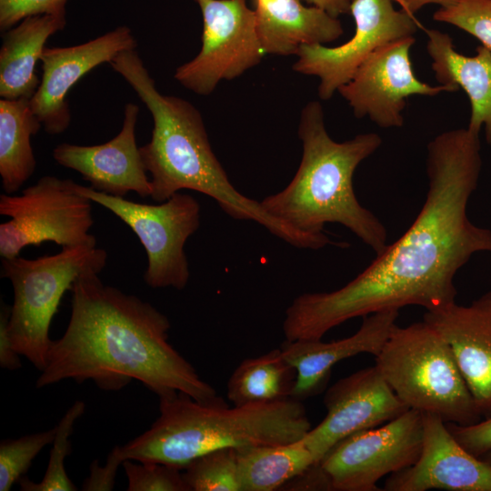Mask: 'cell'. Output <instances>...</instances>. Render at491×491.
Returning a JSON list of instances; mask_svg holds the SVG:
<instances>
[{"label": "cell", "instance_id": "obj_1", "mask_svg": "<svg viewBox=\"0 0 491 491\" xmlns=\"http://www.w3.org/2000/svg\"><path fill=\"white\" fill-rule=\"evenodd\" d=\"M426 167V201L407 231L343 287L296 297L285 314L286 340L322 339L351 318L384 310L456 303L457 271L473 255L491 253V230L467 215L482 169L479 134L462 127L436 135Z\"/></svg>", "mask_w": 491, "mask_h": 491}, {"label": "cell", "instance_id": "obj_2", "mask_svg": "<svg viewBox=\"0 0 491 491\" xmlns=\"http://www.w3.org/2000/svg\"><path fill=\"white\" fill-rule=\"evenodd\" d=\"M70 291L68 325L52 341L36 387L73 379L115 391L135 379L159 398L178 392L197 401L218 397L168 342L169 319L151 304L105 285L98 274L80 276Z\"/></svg>", "mask_w": 491, "mask_h": 491}, {"label": "cell", "instance_id": "obj_3", "mask_svg": "<svg viewBox=\"0 0 491 491\" xmlns=\"http://www.w3.org/2000/svg\"><path fill=\"white\" fill-rule=\"evenodd\" d=\"M109 64L153 116L151 139L140 153L154 201L162 203L183 189L196 191L212 197L230 217L254 221L293 246H323V235L292 227L235 189L212 150L200 112L181 97L161 94L135 49L118 54Z\"/></svg>", "mask_w": 491, "mask_h": 491}, {"label": "cell", "instance_id": "obj_4", "mask_svg": "<svg viewBox=\"0 0 491 491\" xmlns=\"http://www.w3.org/2000/svg\"><path fill=\"white\" fill-rule=\"evenodd\" d=\"M159 400L157 419L142 435L115 446L108 466L118 469L124 461L135 460L184 469L211 451L290 444L312 428L302 401L294 397L234 407L219 396L197 401L182 392Z\"/></svg>", "mask_w": 491, "mask_h": 491}, {"label": "cell", "instance_id": "obj_5", "mask_svg": "<svg viewBox=\"0 0 491 491\" xmlns=\"http://www.w3.org/2000/svg\"><path fill=\"white\" fill-rule=\"evenodd\" d=\"M298 137L303 153L296 173L283 190L260 201L261 205L304 233L321 234L326 224H340L381 254L387 246L386 229L361 205L353 186L356 167L380 147V135L360 134L336 142L326 129L321 104L311 101L302 110Z\"/></svg>", "mask_w": 491, "mask_h": 491}, {"label": "cell", "instance_id": "obj_6", "mask_svg": "<svg viewBox=\"0 0 491 491\" xmlns=\"http://www.w3.org/2000/svg\"><path fill=\"white\" fill-rule=\"evenodd\" d=\"M376 366L408 408L467 426L483 416L445 338L426 321L396 325Z\"/></svg>", "mask_w": 491, "mask_h": 491}, {"label": "cell", "instance_id": "obj_7", "mask_svg": "<svg viewBox=\"0 0 491 491\" xmlns=\"http://www.w3.org/2000/svg\"><path fill=\"white\" fill-rule=\"evenodd\" d=\"M106 260L107 253L96 246H64L35 259L2 258L1 276L14 290L8 334L16 352L38 370L46 366L50 325L64 294L80 276L99 274Z\"/></svg>", "mask_w": 491, "mask_h": 491}, {"label": "cell", "instance_id": "obj_8", "mask_svg": "<svg viewBox=\"0 0 491 491\" xmlns=\"http://www.w3.org/2000/svg\"><path fill=\"white\" fill-rule=\"evenodd\" d=\"M71 179L45 175L21 195L2 194L0 214L10 220L0 225V256L13 258L29 246L54 242L62 247L96 246L89 233L94 225L92 201Z\"/></svg>", "mask_w": 491, "mask_h": 491}, {"label": "cell", "instance_id": "obj_9", "mask_svg": "<svg viewBox=\"0 0 491 491\" xmlns=\"http://www.w3.org/2000/svg\"><path fill=\"white\" fill-rule=\"evenodd\" d=\"M77 190L120 218L136 235L147 256L145 282L152 288L184 289L189 280L185 252L187 239L200 226L201 207L192 195L175 193L148 205L111 195L77 184Z\"/></svg>", "mask_w": 491, "mask_h": 491}, {"label": "cell", "instance_id": "obj_10", "mask_svg": "<svg viewBox=\"0 0 491 491\" xmlns=\"http://www.w3.org/2000/svg\"><path fill=\"white\" fill-rule=\"evenodd\" d=\"M422 445V413L410 408L384 425L343 438L316 465L328 490L376 491L383 476L417 461Z\"/></svg>", "mask_w": 491, "mask_h": 491}, {"label": "cell", "instance_id": "obj_11", "mask_svg": "<svg viewBox=\"0 0 491 491\" xmlns=\"http://www.w3.org/2000/svg\"><path fill=\"white\" fill-rule=\"evenodd\" d=\"M203 16L202 45L174 77L188 90L211 94L220 81L232 80L258 65L265 55L255 11L246 0H194Z\"/></svg>", "mask_w": 491, "mask_h": 491}, {"label": "cell", "instance_id": "obj_12", "mask_svg": "<svg viewBox=\"0 0 491 491\" xmlns=\"http://www.w3.org/2000/svg\"><path fill=\"white\" fill-rule=\"evenodd\" d=\"M395 0H352L356 30L346 43L327 47L304 45L293 69L320 79L318 95L329 100L336 91L348 83L360 65L378 48L395 40L414 36L420 24L413 15L394 6Z\"/></svg>", "mask_w": 491, "mask_h": 491}, {"label": "cell", "instance_id": "obj_13", "mask_svg": "<svg viewBox=\"0 0 491 491\" xmlns=\"http://www.w3.org/2000/svg\"><path fill=\"white\" fill-rule=\"evenodd\" d=\"M415 42V36H409L381 46L338 88L356 117L367 116L381 128L401 127L409 96L459 90L455 85H431L416 77L410 60Z\"/></svg>", "mask_w": 491, "mask_h": 491}, {"label": "cell", "instance_id": "obj_14", "mask_svg": "<svg viewBox=\"0 0 491 491\" xmlns=\"http://www.w3.org/2000/svg\"><path fill=\"white\" fill-rule=\"evenodd\" d=\"M325 418L300 439L316 463L338 441L384 425L408 408L376 366L337 380L324 396Z\"/></svg>", "mask_w": 491, "mask_h": 491}, {"label": "cell", "instance_id": "obj_15", "mask_svg": "<svg viewBox=\"0 0 491 491\" xmlns=\"http://www.w3.org/2000/svg\"><path fill=\"white\" fill-rule=\"evenodd\" d=\"M131 30L121 25L93 40L67 47H45L40 61L43 75L30 105L49 135L65 132L71 122L66 95L86 73L118 54L135 49Z\"/></svg>", "mask_w": 491, "mask_h": 491}, {"label": "cell", "instance_id": "obj_16", "mask_svg": "<svg viewBox=\"0 0 491 491\" xmlns=\"http://www.w3.org/2000/svg\"><path fill=\"white\" fill-rule=\"evenodd\" d=\"M423 445L417 461L392 474L388 491H491V466L466 451L438 416L422 413Z\"/></svg>", "mask_w": 491, "mask_h": 491}, {"label": "cell", "instance_id": "obj_17", "mask_svg": "<svg viewBox=\"0 0 491 491\" xmlns=\"http://www.w3.org/2000/svg\"><path fill=\"white\" fill-rule=\"evenodd\" d=\"M124 113L120 132L108 142L62 143L54 148L53 157L60 165L78 172L95 190L121 197L135 192L145 198L151 196L152 185L135 139L139 107L128 103Z\"/></svg>", "mask_w": 491, "mask_h": 491}, {"label": "cell", "instance_id": "obj_18", "mask_svg": "<svg viewBox=\"0 0 491 491\" xmlns=\"http://www.w3.org/2000/svg\"><path fill=\"white\" fill-rule=\"evenodd\" d=\"M424 321L448 343L483 417L491 416V291L468 306L426 311Z\"/></svg>", "mask_w": 491, "mask_h": 491}, {"label": "cell", "instance_id": "obj_19", "mask_svg": "<svg viewBox=\"0 0 491 491\" xmlns=\"http://www.w3.org/2000/svg\"><path fill=\"white\" fill-rule=\"evenodd\" d=\"M398 316L397 309L367 315L355 334L339 340H286L280 348L296 371L292 397L303 401L322 392L332 367L346 358L362 353L376 356L396 326Z\"/></svg>", "mask_w": 491, "mask_h": 491}, {"label": "cell", "instance_id": "obj_20", "mask_svg": "<svg viewBox=\"0 0 491 491\" xmlns=\"http://www.w3.org/2000/svg\"><path fill=\"white\" fill-rule=\"evenodd\" d=\"M301 2L254 0L257 34L265 54L296 55L304 45H325L344 34L337 17Z\"/></svg>", "mask_w": 491, "mask_h": 491}, {"label": "cell", "instance_id": "obj_21", "mask_svg": "<svg viewBox=\"0 0 491 491\" xmlns=\"http://www.w3.org/2000/svg\"><path fill=\"white\" fill-rule=\"evenodd\" d=\"M426 51L431 68L439 85L463 89L470 102L467 128L480 133L491 145V51L483 45L469 56L457 52L452 37L437 29H425Z\"/></svg>", "mask_w": 491, "mask_h": 491}, {"label": "cell", "instance_id": "obj_22", "mask_svg": "<svg viewBox=\"0 0 491 491\" xmlns=\"http://www.w3.org/2000/svg\"><path fill=\"white\" fill-rule=\"evenodd\" d=\"M65 14L28 16L3 32L0 49V96L31 99L40 79L35 65L47 39L65 26Z\"/></svg>", "mask_w": 491, "mask_h": 491}, {"label": "cell", "instance_id": "obj_23", "mask_svg": "<svg viewBox=\"0 0 491 491\" xmlns=\"http://www.w3.org/2000/svg\"><path fill=\"white\" fill-rule=\"evenodd\" d=\"M41 126L30 99H0V175L6 194L17 192L34 174L31 137Z\"/></svg>", "mask_w": 491, "mask_h": 491}, {"label": "cell", "instance_id": "obj_24", "mask_svg": "<svg viewBox=\"0 0 491 491\" xmlns=\"http://www.w3.org/2000/svg\"><path fill=\"white\" fill-rule=\"evenodd\" d=\"M241 491L281 489L316 463L301 442L236 448Z\"/></svg>", "mask_w": 491, "mask_h": 491}, {"label": "cell", "instance_id": "obj_25", "mask_svg": "<svg viewBox=\"0 0 491 491\" xmlns=\"http://www.w3.org/2000/svg\"><path fill=\"white\" fill-rule=\"evenodd\" d=\"M295 367L281 348L243 360L227 382V398L236 406L271 403L292 397Z\"/></svg>", "mask_w": 491, "mask_h": 491}, {"label": "cell", "instance_id": "obj_26", "mask_svg": "<svg viewBox=\"0 0 491 491\" xmlns=\"http://www.w3.org/2000/svg\"><path fill=\"white\" fill-rule=\"evenodd\" d=\"M85 405L83 401H75L66 411L59 423L52 442L49 461L43 479L33 482L23 476L18 484L23 491H75L77 487L70 480L65 468V457L71 452L70 437L75 421L84 414Z\"/></svg>", "mask_w": 491, "mask_h": 491}, {"label": "cell", "instance_id": "obj_27", "mask_svg": "<svg viewBox=\"0 0 491 491\" xmlns=\"http://www.w3.org/2000/svg\"><path fill=\"white\" fill-rule=\"evenodd\" d=\"M189 491H241L237 451L225 447L204 454L183 469Z\"/></svg>", "mask_w": 491, "mask_h": 491}, {"label": "cell", "instance_id": "obj_28", "mask_svg": "<svg viewBox=\"0 0 491 491\" xmlns=\"http://www.w3.org/2000/svg\"><path fill=\"white\" fill-rule=\"evenodd\" d=\"M56 427L17 439H5L0 444V491L11 490L25 475L33 460L42 449L52 444Z\"/></svg>", "mask_w": 491, "mask_h": 491}, {"label": "cell", "instance_id": "obj_29", "mask_svg": "<svg viewBox=\"0 0 491 491\" xmlns=\"http://www.w3.org/2000/svg\"><path fill=\"white\" fill-rule=\"evenodd\" d=\"M433 19L468 33L491 51V0H458L439 7Z\"/></svg>", "mask_w": 491, "mask_h": 491}, {"label": "cell", "instance_id": "obj_30", "mask_svg": "<svg viewBox=\"0 0 491 491\" xmlns=\"http://www.w3.org/2000/svg\"><path fill=\"white\" fill-rule=\"evenodd\" d=\"M128 491H189L182 468L159 462L125 460Z\"/></svg>", "mask_w": 491, "mask_h": 491}, {"label": "cell", "instance_id": "obj_31", "mask_svg": "<svg viewBox=\"0 0 491 491\" xmlns=\"http://www.w3.org/2000/svg\"><path fill=\"white\" fill-rule=\"evenodd\" d=\"M67 1L0 0V30L3 33L28 16L65 14Z\"/></svg>", "mask_w": 491, "mask_h": 491}, {"label": "cell", "instance_id": "obj_32", "mask_svg": "<svg viewBox=\"0 0 491 491\" xmlns=\"http://www.w3.org/2000/svg\"><path fill=\"white\" fill-rule=\"evenodd\" d=\"M446 425L456 441L475 456L480 457L491 451V416L472 425Z\"/></svg>", "mask_w": 491, "mask_h": 491}, {"label": "cell", "instance_id": "obj_33", "mask_svg": "<svg viewBox=\"0 0 491 491\" xmlns=\"http://www.w3.org/2000/svg\"><path fill=\"white\" fill-rule=\"evenodd\" d=\"M9 314L10 307L2 305L0 313V366L8 370H16L21 367V360L8 334Z\"/></svg>", "mask_w": 491, "mask_h": 491}, {"label": "cell", "instance_id": "obj_34", "mask_svg": "<svg viewBox=\"0 0 491 491\" xmlns=\"http://www.w3.org/2000/svg\"><path fill=\"white\" fill-rule=\"evenodd\" d=\"M323 9L330 15L337 17L350 12L351 0H301Z\"/></svg>", "mask_w": 491, "mask_h": 491}, {"label": "cell", "instance_id": "obj_35", "mask_svg": "<svg viewBox=\"0 0 491 491\" xmlns=\"http://www.w3.org/2000/svg\"><path fill=\"white\" fill-rule=\"evenodd\" d=\"M399 3L402 9L410 15L416 13L419 9L427 5H438L446 7L454 5L458 0H395Z\"/></svg>", "mask_w": 491, "mask_h": 491}, {"label": "cell", "instance_id": "obj_36", "mask_svg": "<svg viewBox=\"0 0 491 491\" xmlns=\"http://www.w3.org/2000/svg\"><path fill=\"white\" fill-rule=\"evenodd\" d=\"M485 462H486L489 466H491V451L484 454L480 456Z\"/></svg>", "mask_w": 491, "mask_h": 491}, {"label": "cell", "instance_id": "obj_37", "mask_svg": "<svg viewBox=\"0 0 491 491\" xmlns=\"http://www.w3.org/2000/svg\"><path fill=\"white\" fill-rule=\"evenodd\" d=\"M352 1V0H351Z\"/></svg>", "mask_w": 491, "mask_h": 491}]
</instances>
